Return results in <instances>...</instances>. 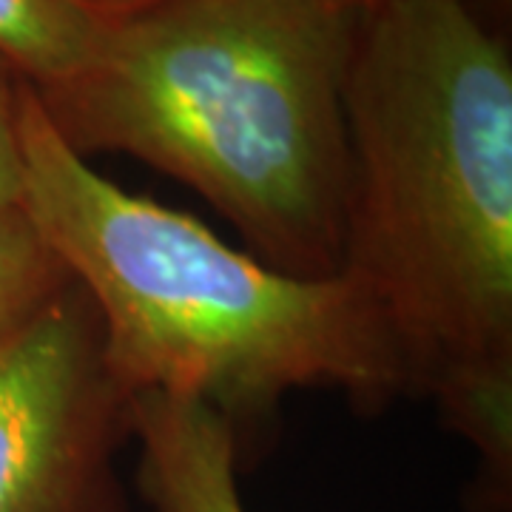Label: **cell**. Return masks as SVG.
Segmentation results:
<instances>
[{
	"label": "cell",
	"instance_id": "cell-1",
	"mask_svg": "<svg viewBox=\"0 0 512 512\" xmlns=\"http://www.w3.org/2000/svg\"><path fill=\"white\" fill-rule=\"evenodd\" d=\"M342 274L493 478L512 464V63L467 0H379L345 80Z\"/></svg>",
	"mask_w": 512,
	"mask_h": 512
},
{
	"label": "cell",
	"instance_id": "cell-2",
	"mask_svg": "<svg viewBox=\"0 0 512 512\" xmlns=\"http://www.w3.org/2000/svg\"><path fill=\"white\" fill-rule=\"evenodd\" d=\"M359 15L342 0H163L106 20L89 60L37 97L77 154H131L211 202L256 259L333 276Z\"/></svg>",
	"mask_w": 512,
	"mask_h": 512
},
{
	"label": "cell",
	"instance_id": "cell-3",
	"mask_svg": "<svg viewBox=\"0 0 512 512\" xmlns=\"http://www.w3.org/2000/svg\"><path fill=\"white\" fill-rule=\"evenodd\" d=\"M20 146V208L89 296L106 370L128 399L208 404L239 439L291 390L333 387L359 404L413 390L393 330L356 279L285 274L128 194L60 137L23 80Z\"/></svg>",
	"mask_w": 512,
	"mask_h": 512
},
{
	"label": "cell",
	"instance_id": "cell-4",
	"mask_svg": "<svg viewBox=\"0 0 512 512\" xmlns=\"http://www.w3.org/2000/svg\"><path fill=\"white\" fill-rule=\"evenodd\" d=\"M128 396L72 282L0 342V512H126L114 458Z\"/></svg>",
	"mask_w": 512,
	"mask_h": 512
},
{
	"label": "cell",
	"instance_id": "cell-5",
	"mask_svg": "<svg viewBox=\"0 0 512 512\" xmlns=\"http://www.w3.org/2000/svg\"><path fill=\"white\" fill-rule=\"evenodd\" d=\"M128 433L140 444L137 481L154 512H245L239 439L231 421L191 399H128Z\"/></svg>",
	"mask_w": 512,
	"mask_h": 512
},
{
	"label": "cell",
	"instance_id": "cell-6",
	"mask_svg": "<svg viewBox=\"0 0 512 512\" xmlns=\"http://www.w3.org/2000/svg\"><path fill=\"white\" fill-rule=\"evenodd\" d=\"M103 26L74 0H0V63L46 92L89 60Z\"/></svg>",
	"mask_w": 512,
	"mask_h": 512
},
{
	"label": "cell",
	"instance_id": "cell-7",
	"mask_svg": "<svg viewBox=\"0 0 512 512\" xmlns=\"http://www.w3.org/2000/svg\"><path fill=\"white\" fill-rule=\"evenodd\" d=\"M72 285L66 265L23 208L0 211V342Z\"/></svg>",
	"mask_w": 512,
	"mask_h": 512
},
{
	"label": "cell",
	"instance_id": "cell-8",
	"mask_svg": "<svg viewBox=\"0 0 512 512\" xmlns=\"http://www.w3.org/2000/svg\"><path fill=\"white\" fill-rule=\"evenodd\" d=\"M23 146H20V77L0 63V211L20 208Z\"/></svg>",
	"mask_w": 512,
	"mask_h": 512
},
{
	"label": "cell",
	"instance_id": "cell-9",
	"mask_svg": "<svg viewBox=\"0 0 512 512\" xmlns=\"http://www.w3.org/2000/svg\"><path fill=\"white\" fill-rule=\"evenodd\" d=\"M80 9L92 12L94 18L100 20H117L134 15V12H143L148 6H157L163 0H74Z\"/></svg>",
	"mask_w": 512,
	"mask_h": 512
},
{
	"label": "cell",
	"instance_id": "cell-10",
	"mask_svg": "<svg viewBox=\"0 0 512 512\" xmlns=\"http://www.w3.org/2000/svg\"><path fill=\"white\" fill-rule=\"evenodd\" d=\"M342 3H348V6H353V9L365 12V9H370V6H376L379 0H342Z\"/></svg>",
	"mask_w": 512,
	"mask_h": 512
}]
</instances>
